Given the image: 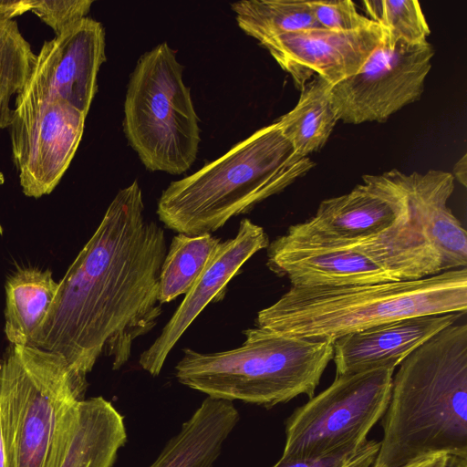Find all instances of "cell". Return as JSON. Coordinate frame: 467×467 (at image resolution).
Listing matches in <instances>:
<instances>
[{"mask_svg": "<svg viewBox=\"0 0 467 467\" xmlns=\"http://www.w3.org/2000/svg\"><path fill=\"white\" fill-rule=\"evenodd\" d=\"M165 231L145 216L137 181L119 190L98 228L58 282L31 347L61 355L84 399L98 359L112 369L129 362L132 347L162 314L159 278Z\"/></svg>", "mask_w": 467, "mask_h": 467, "instance_id": "obj_1", "label": "cell"}, {"mask_svg": "<svg viewBox=\"0 0 467 467\" xmlns=\"http://www.w3.org/2000/svg\"><path fill=\"white\" fill-rule=\"evenodd\" d=\"M371 467L433 454L467 455V324H451L399 365Z\"/></svg>", "mask_w": 467, "mask_h": 467, "instance_id": "obj_2", "label": "cell"}, {"mask_svg": "<svg viewBox=\"0 0 467 467\" xmlns=\"http://www.w3.org/2000/svg\"><path fill=\"white\" fill-rule=\"evenodd\" d=\"M315 163L296 153L275 121L161 192L157 215L166 228L212 234L306 175Z\"/></svg>", "mask_w": 467, "mask_h": 467, "instance_id": "obj_3", "label": "cell"}, {"mask_svg": "<svg viewBox=\"0 0 467 467\" xmlns=\"http://www.w3.org/2000/svg\"><path fill=\"white\" fill-rule=\"evenodd\" d=\"M466 267L417 280L290 287L257 313L256 327L311 340L342 336L406 317L466 313Z\"/></svg>", "mask_w": 467, "mask_h": 467, "instance_id": "obj_4", "label": "cell"}, {"mask_svg": "<svg viewBox=\"0 0 467 467\" xmlns=\"http://www.w3.org/2000/svg\"><path fill=\"white\" fill-rule=\"evenodd\" d=\"M236 348L202 353L184 348L174 368L183 386L207 397L270 409L315 395L333 358V340H311L255 327Z\"/></svg>", "mask_w": 467, "mask_h": 467, "instance_id": "obj_5", "label": "cell"}, {"mask_svg": "<svg viewBox=\"0 0 467 467\" xmlns=\"http://www.w3.org/2000/svg\"><path fill=\"white\" fill-rule=\"evenodd\" d=\"M183 67L167 42L145 52L130 74L123 130L144 167L179 175L194 163L201 129Z\"/></svg>", "mask_w": 467, "mask_h": 467, "instance_id": "obj_6", "label": "cell"}, {"mask_svg": "<svg viewBox=\"0 0 467 467\" xmlns=\"http://www.w3.org/2000/svg\"><path fill=\"white\" fill-rule=\"evenodd\" d=\"M82 400L61 355L14 345L0 363V422L8 467H47L67 410Z\"/></svg>", "mask_w": 467, "mask_h": 467, "instance_id": "obj_7", "label": "cell"}, {"mask_svg": "<svg viewBox=\"0 0 467 467\" xmlns=\"http://www.w3.org/2000/svg\"><path fill=\"white\" fill-rule=\"evenodd\" d=\"M394 370L336 375L326 389L286 419L281 458L317 456L365 441L386 411Z\"/></svg>", "mask_w": 467, "mask_h": 467, "instance_id": "obj_8", "label": "cell"}, {"mask_svg": "<svg viewBox=\"0 0 467 467\" xmlns=\"http://www.w3.org/2000/svg\"><path fill=\"white\" fill-rule=\"evenodd\" d=\"M434 53L428 41L390 42L385 36L357 73L332 85L331 100L338 120L384 122L419 100Z\"/></svg>", "mask_w": 467, "mask_h": 467, "instance_id": "obj_9", "label": "cell"}, {"mask_svg": "<svg viewBox=\"0 0 467 467\" xmlns=\"http://www.w3.org/2000/svg\"><path fill=\"white\" fill-rule=\"evenodd\" d=\"M86 115L58 99H16L9 122L14 163L28 197L50 193L81 141Z\"/></svg>", "mask_w": 467, "mask_h": 467, "instance_id": "obj_10", "label": "cell"}, {"mask_svg": "<svg viewBox=\"0 0 467 467\" xmlns=\"http://www.w3.org/2000/svg\"><path fill=\"white\" fill-rule=\"evenodd\" d=\"M105 61V29L100 22L86 16L44 42L16 99H58L87 116Z\"/></svg>", "mask_w": 467, "mask_h": 467, "instance_id": "obj_11", "label": "cell"}, {"mask_svg": "<svg viewBox=\"0 0 467 467\" xmlns=\"http://www.w3.org/2000/svg\"><path fill=\"white\" fill-rule=\"evenodd\" d=\"M384 38L383 29L375 23L348 32L307 28L273 37L260 45L291 76L300 90L315 77L334 85L354 75Z\"/></svg>", "mask_w": 467, "mask_h": 467, "instance_id": "obj_12", "label": "cell"}, {"mask_svg": "<svg viewBox=\"0 0 467 467\" xmlns=\"http://www.w3.org/2000/svg\"><path fill=\"white\" fill-rule=\"evenodd\" d=\"M348 193L323 200L308 220L291 225L297 236L354 240L368 238L411 218L406 198L385 173L366 174Z\"/></svg>", "mask_w": 467, "mask_h": 467, "instance_id": "obj_13", "label": "cell"}, {"mask_svg": "<svg viewBox=\"0 0 467 467\" xmlns=\"http://www.w3.org/2000/svg\"><path fill=\"white\" fill-rule=\"evenodd\" d=\"M269 244V237L262 226L248 218L241 220L236 234L222 241L160 336L140 354V368L153 377L158 376L168 355L196 317L211 302L223 299L230 280L244 263L267 248Z\"/></svg>", "mask_w": 467, "mask_h": 467, "instance_id": "obj_14", "label": "cell"}, {"mask_svg": "<svg viewBox=\"0 0 467 467\" xmlns=\"http://www.w3.org/2000/svg\"><path fill=\"white\" fill-rule=\"evenodd\" d=\"M266 265L298 288L398 281L358 250L287 233L267 246Z\"/></svg>", "mask_w": 467, "mask_h": 467, "instance_id": "obj_15", "label": "cell"}, {"mask_svg": "<svg viewBox=\"0 0 467 467\" xmlns=\"http://www.w3.org/2000/svg\"><path fill=\"white\" fill-rule=\"evenodd\" d=\"M384 173L404 194L442 272L466 267V231L448 206L452 174L440 170L406 174L395 169Z\"/></svg>", "mask_w": 467, "mask_h": 467, "instance_id": "obj_16", "label": "cell"}, {"mask_svg": "<svg viewBox=\"0 0 467 467\" xmlns=\"http://www.w3.org/2000/svg\"><path fill=\"white\" fill-rule=\"evenodd\" d=\"M466 313L406 317L342 336L334 340L336 375L381 368H396L419 346Z\"/></svg>", "mask_w": 467, "mask_h": 467, "instance_id": "obj_17", "label": "cell"}, {"mask_svg": "<svg viewBox=\"0 0 467 467\" xmlns=\"http://www.w3.org/2000/svg\"><path fill=\"white\" fill-rule=\"evenodd\" d=\"M128 441L123 416L103 397L67 410L47 467H113Z\"/></svg>", "mask_w": 467, "mask_h": 467, "instance_id": "obj_18", "label": "cell"}, {"mask_svg": "<svg viewBox=\"0 0 467 467\" xmlns=\"http://www.w3.org/2000/svg\"><path fill=\"white\" fill-rule=\"evenodd\" d=\"M239 420L232 401L206 397L148 467H213Z\"/></svg>", "mask_w": 467, "mask_h": 467, "instance_id": "obj_19", "label": "cell"}, {"mask_svg": "<svg viewBox=\"0 0 467 467\" xmlns=\"http://www.w3.org/2000/svg\"><path fill=\"white\" fill-rule=\"evenodd\" d=\"M50 270L22 268L5 285V333L13 345L32 346L56 296Z\"/></svg>", "mask_w": 467, "mask_h": 467, "instance_id": "obj_20", "label": "cell"}, {"mask_svg": "<svg viewBox=\"0 0 467 467\" xmlns=\"http://www.w3.org/2000/svg\"><path fill=\"white\" fill-rule=\"evenodd\" d=\"M331 87L324 78H313L300 89L296 106L275 120L296 153L302 157L322 149L338 121Z\"/></svg>", "mask_w": 467, "mask_h": 467, "instance_id": "obj_21", "label": "cell"}, {"mask_svg": "<svg viewBox=\"0 0 467 467\" xmlns=\"http://www.w3.org/2000/svg\"><path fill=\"white\" fill-rule=\"evenodd\" d=\"M221 243V238L208 233L173 236L160 273L161 305L170 303L191 290Z\"/></svg>", "mask_w": 467, "mask_h": 467, "instance_id": "obj_22", "label": "cell"}, {"mask_svg": "<svg viewBox=\"0 0 467 467\" xmlns=\"http://www.w3.org/2000/svg\"><path fill=\"white\" fill-rule=\"evenodd\" d=\"M238 26L260 44L273 37L319 27L307 0H244L231 4Z\"/></svg>", "mask_w": 467, "mask_h": 467, "instance_id": "obj_23", "label": "cell"}, {"mask_svg": "<svg viewBox=\"0 0 467 467\" xmlns=\"http://www.w3.org/2000/svg\"><path fill=\"white\" fill-rule=\"evenodd\" d=\"M36 54L14 19L0 20V129L8 128L10 100L26 85Z\"/></svg>", "mask_w": 467, "mask_h": 467, "instance_id": "obj_24", "label": "cell"}, {"mask_svg": "<svg viewBox=\"0 0 467 467\" xmlns=\"http://www.w3.org/2000/svg\"><path fill=\"white\" fill-rule=\"evenodd\" d=\"M368 17L378 24L390 42L420 44L431 30L417 0H365Z\"/></svg>", "mask_w": 467, "mask_h": 467, "instance_id": "obj_25", "label": "cell"}, {"mask_svg": "<svg viewBox=\"0 0 467 467\" xmlns=\"http://www.w3.org/2000/svg\"><path fill=\"white\" fill-rule=\"evenodd\" d=\"M379 449V441L366 440L362 443L311 457L280 458L272 467H371Z\"/></svg>", "mask_w": 467, "mask_h": 467, "instance_id": "obj_26", "label": "cell"}, {"mask_svg": "<svg viewBox=\"0 0 467 467\" xmlns=\"http://www.w3.org/2000/svg\"><path fill=\"white\" fill-rule=\"evenodd\" d=\"M315 21L319 27L348 32L363 29L375 24L360 14L351 0L308 1Z\"/></svg>", "mask_w": 467, "mask_h": 467, "instance_id": "obj_27", "label": "cell"}, {"mask_svg": "<svg viewBox=\"0 0 467 467\" xmlns=\"http://www.w3.org/2000/svg\"><path fill=\"white\" fill-rule=\"evenodd\" d=\"M30 11L50 26L56 35L60 34L88 14L90 0H29Z\"/></svg>", "mask_w": 467, "mask_h": 467, "instance_id": "obj_28", "label": "cell"}, {"mask_svg": "<svg viewBox=\"0 0 467 467\" xmlns=\"http://www.w3.org/2000/svg\"><path fill=\"white\" fill-rule=\"evenodd\" d=\"M29 10V0H0V20L14 19Z\"/></svg>", "mask_w": 467, "mask_h": 467, "instance_id": "obj_29", "label": "cell"}, {"mask_svg": "<svg viewBox=\"0 0 467 467\" xmlns=\"http://www.w3.org/2000/svg\"><path fill=\"white\" fill-rule=\"evenodd\" d=\"M446 454H433L406 464L402 467H441Z\"/></svg>", "mask_w": 467, "mask_h": 467, "instance_id": "obj_30", "label": "cell"}, {"mask_svg": "<svg viewBox=\"0 0 467 467\" xmlns=\"http://www.w3.org/2000/svg\"><path fill=\"white\" fill-rule=\"evenodd\" d=\"M452 176L464 187L467 186V154H463L452 168Z\"/></svg>", "mask_w": 467, "mask_h": 467, "instance_id": "obj_31", "label": "cell"}, {"mask_svg": "<svg viewBox=\"0 0 467 467\" xmlns=\"http://www.w3.org/2000/svg\"><path fill=\"white\" fill-rule=\"evenodd\" d=\"M441 467H467V455L446 454Z\"/></svg>", "mask_w": 467, "mask_h": 467, "instance_id": "obj_32", "label": "cell"}, {"mask_svg": "<svg viewBox=\"0 0 467 467\" xmlns=\"http://www.w3.org/2000/svg\"><path fill=\"white\" fill-rule=\"evenodd\" d=\"M0 467H8L7 455L0 422Z\"/></svg>", "mask_w": 467, "mask_h": 467, "instance_id": "obj_33", "label": "cell"}]
</instances>
